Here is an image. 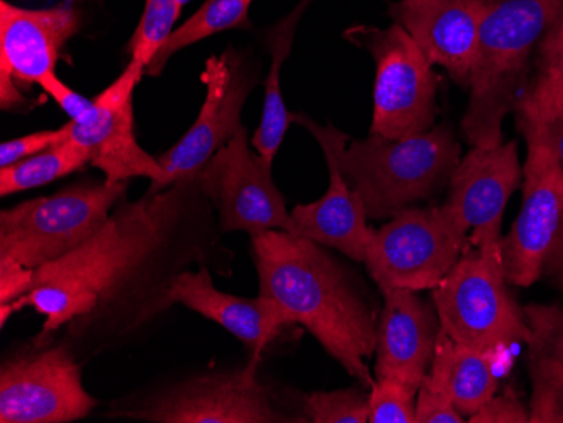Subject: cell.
I'll return each instance as SVG.
<instances>
[{"mask_svg": "<svg viewBox=\"0 0 563 423\" xmlns=\"http://www.w3.org/2000/svg\"><path fill=\"white\" fill-rule=\"evenodd\" d=\"M125 182L75 185L0 213V258L24 267L55 264L93 238L125 198Z\"/></svg>", "mask_w": 563, "mask_h": 423, "instance_id": "obj_5", "label": "cell"}, {"mask_svg": "<svg viewBox=\"0 0 563 423\" xmlns=\"http://www.w3.org/2000/svg\"><path fill=\"white\" fill-rule=\"evenodd\" d=\"M463 413L455 409L448 397L430 387L429 381L420 385L417 393L416 423H463Z\"/></svg>", "mask_w": 563, "mask_h": 423, "instance_id": "obj_32", "label": "cell"}, {"mask_svg": "<svg viewBox=\"0 0 563 423\" xmlns=\"http://www.w3.org/2000/svg\"><path fill=\"white\" fill-rule=\"evenodd\" d=\"M253 264L261 296L286 312L319 341L362 387L375 383L368 359L376 349L379 314L350 268L321 243L271 230L252 236Z\"/></svg>", "mask_w": 563, "mask_h": 423, "instance_id": "obj_2", "label": "cell"}, {"mask_svg": "<svg viewBox=\"0 0 563 423\" xmlns=\"http://www.w3.org/2000/svg\"><path fill=\"white\" fill-rule=\"evenodd\" d=\"M311 4L312 0H299V4L286 18L280 19L271 27L267 40H265L272 56L271 71L265 80L264 112H262L261 125L253 134L252 147L271 164L274 163L275 156L280 151L287 129L294 122V115L287 110L284 97H282V66L292 53L297 26Z\"/></svg>", "mask_w": 563, "mask_h": 423, "instance_id": "obj_23", "label": "cell"}, {"mask_svg": "<svg viewBox=\"0 0 563 423\" xmlns=\"http://www.w3.org/2000/svg\"><path fill=\"white\" fill-rule=\"evenodd\" d=\"M525 141L540 142L549 147L563 174V113L547 120L540 127L523 132Z\"/></svg>", "mask_w": 563, "mask_h": 423, "instance_id": "obj_36", "label": "cell"}, {"mask_svg": "<svg viewBox=\"0 0 563 423\" xmlns=\"http://www.w3.org/2000/svg\"><path fill=\"white\" fill-rule=\"evenodd\" d=\"M528 346L533 385L530 423L563 422V368L539 344L528 343Z\"/></svg>", "mask_w": 563, "mask_h": 423, "instance_id": "obj_26", "label": "cell"}, {"mask_svg": "<svg viewBox=\"0 0 563 423\" xmlns=\"http://www.w3.org/2000/svg\"><path fill=\"white\" fill-rule=\"evenodd\" d=\"M166 309L185 305L202 318L217 322L252 349L253 358H262L268 344L284 327L292 326L286 312L268 297H236L218 290L210 267L185 270L173 280L164 299Z\"/></svg>", "mask_w": 563, "mask_h": 423, "instance_id": "obj_20", "label": "cell"}, {"mask_svg": "<svg viewBox=\"0 0 563 423\" xmlns=\"http://www.w3.org/2000/svg\"><path fill=\"white\" fill-rule=\"evenodd\" d=\"M213 210L196 179L122 201L93 238L37 268L30 292L0 305V324L33 308L44 318L40 337L68 326L65 343L76 358L134 336L167 311L166 290L181 271L232 258Z\"/></svg>", "mask_w": 563, "mask_h": 423, "instance_id": "obj_1", "label": "cell"}, {"mask_svg": "<svg viewBox=\"0 0 563 423\" xmlns=\"http://www.w3.org/2000/svg\"><path fill=\"white\" fill-rule=\"evenodd\" d=\"M66 137H68V125H63L56 131L34 132V134L4 142L0 145V167H9L12 164L21 163V160L30 159V157L65 141Z\"/></svg>", "mask_w": 563, "mask_h": 423, "instance_id": "obj_31", "label": "cell"}, {"mask_svg": "<svg viewBox=\"0 0 563 423\" xmlns=\"http://www.w3.org/2000/svg\"><path fill=\"white\" fill-rule=\"evenodd\" d=\"M523 181L518 144L473 147L461 159L449 182L445 207L470 232L473 246L501 242L503 213L509 198Z\"/></svg>", "mask_w": 563, "mask_h": 423, "instance_id": "obj_17", "label": "cell"}, {"mask_svg": "<svg viewBox=\"0 0 563 423\" xmlns=\"http://www.w3.org/2000/svg\"><path fill=\"white\" fill-rule=\"evenodd\" d=\"M294 123L314 135L321 145L329 170V188L321 199L309 204H297L292 218V235L334 248L354 261L365 264L375 230L368 226V214L357 192L351 188L340 166V151L350 135L328 125L321 127L302 113H294Z\"/></svg>", "mask_w": 563, "mask_h": 423, "instance_id": "obj_16", "label": "cell"}, {"mask_svg": "<svg viewBox=\"0 0 563 423\" xmlns=\"http://www.w3.org/2000/svg\"><path fill=\"white\" fill-rule=\"evenodd\" d=\"M97 405L85 390L81 368L63 341L43 352L15 356L0 369V422L68 423Z\"/></svg>", "mask_w": 563, "mask_h": 423, "instance_id": "obj_12", "label": "cell"}, {"mask_svg": "<svg viewBox=\"0 0 563 423\" xmlns=\"http://www.w3.org/2000/svg\"><path fill=\"white\" fill-rule=\"evenodd\" d=\"M145 66L131 59L120 77L93 98L84 119L68 123V137L87 151L90 164L106 174L107 181L126 182L147 178L156 185L163 178L157 157L145 153L134 132V91Z\"/></svg>", "mask_w": 563, "mask_h": 423, "instance_id": "obj_14", "label": "cell"}, {"mask_svg": "<svg viewBox=\"0 0 563 423\" xmlns=\"http://www.w3.org/2000/svg\"><path fill=\"white\" fill-rule=\"evenodd\" d=\"M493 355V352L457 343L441 331L426 380L448 397L464 416L474 415L498 390Z\"/></svg>", "mask_w": 563, "mask_h": 423, "instance_id": "obj_21", "label": "cell"}, {"mask_svg": "<svg viewBox=\"0 0 563 423\" xmlns=\"http://www.w3.org/2000/svg\"><path fill=\"white\" fill-rule=\"evenodd\" d=\"M419 388L397 378H376L369 388V423H416Z\"/></svg>", "mask_w": 563, "mask_h": 423, "instance_id": "obj_29", "label": "cell"}, {"mask_svg": "<svg viewBox=\"0 0 563 423\" xmlns=\"http://www.w3.org/2000/svg\"><path fill=\"white\" fill-rule=\"evenodd\" d=\"M201 81L207 88L205 102L189 131L173 147L157 157L163 178L148 186L147 192L163 191L181 181H195L218 151L239 134L242 110L255 87L252 71L232 49L211 56Z\"/></svg>", "mask_w": 563, "mask_h": 423, "instance_id": "obj_11", "label": "cell"}, {"mask_svg": "<svg viewBox=\"0 0 563 423\" xmlns=\"http://www.w3.org/2000/svg\"><path fill=\"white\" fill-rule=\"evenodd\" d=\"M33 268L14 260L0 258V305L11 304L19 297L30 292L34 280Z\"/></svg>", "mask_w": 563, "mask_h": 423, "instance_id": "obj_35", "label": "cell"}, {"mask_svg": "<svg viewBox=\"0 0 563 423\" xmlns=\"http://www.w3.org/2000/svg\"><path fill=\"white\" fill-rule=\"evenodd\" d=\"M36 85L43 88L47 97L53 98L58 103L59 109L69 116L71 122L84 119L93 105V100H88L78 91L71 90L55 71L46 73Z\"/></svg>", "mask_w": 563, "mask_h": 423, "instance_id": "obj_34", "label": "cell"}, {"mask_svg": "<svg viewBox=\"0 0 563 423\" xmlns=\"http://www.w3.org/2000/svg\"><path fill=\"white\" fill-rule=\"evenodd\" d=\"M562 12L563 0H489L461 122L473 147L503 144V122L527 84L543 34Z\"/></svg>", "mask_w": 563, "mask_h": 423, "instance_id": "obj_3", "label": "cell"}, {"mask_svg": "<svg viewBox=\"0 0 563 423\" xmlns=\"http://www.w3.org/2000/svg\"><path fill=\"white\" fill-rule=\"evenodd\" d=\"M489 0H397L388 15L419 44L432 65L461 87L470 85Z\"/></svg>", "mask_w": 563, "mask_h": 423, "instance_id": "obj_18", "label": "cell"}, {"mask_svg": "<svg viewBox=\"0 0 563 423\" xmlns=\"http://www.w3.org/2000/svg\"><path fill=\"white\" fill-rule=\"evenodd\" d=\"M369 394L356 388L314 391L303 397L306 422L368 423Z\"/></svg>", "mask_w": 563, "mask_h": 423, "instance_id": "obj_28", "label": "cell"}, {"mask_svg": "<svg viewBox=\"0 0 563 423\" xmlns=\"http://www.w3.org/2000/svg\"><path fill=\"white\" fill-rule=\"evenodd\" d=\"M471 423H530V409L521 402L515 391L495 394L486 405L481 407Z\"/></svg>", "mask_w": 563, "mask_h": 423, "instance_id": "obj_33", "label": "cell"}, {"mask_svg": "<svg viewBox=\"0 0 563 423\" xmlns=\"http://www.w3.org/2000/svg\"><path fill=\"white\" fill-rule=\"evenodd\" d=\"M467 230L445 204L407 208L373 233L365 265L378 289H435L471 248Z\"/></svg>", "mask_w": 563, "mask_h": 423, "instance_id": "obj_8", "label": "cell"}, {"mask_svg": "<svg viewBox=\"0 0 563 423\" xmlns=\"http://www.w3.org/2000/svg\"><path fill=\"white\" fill-rule=\"evenodd\" d=\"M261 358L243 369L192 378L152 398L141 409L117 412L123 419L156 423H284L297 422L278 412L258 381Z\"/></svg>", "mask_w": 563, "mask_h": 423, "instance_id": "obj_13", "label": "cell"}, {"mask_svg": "<svg viewBox=\"0 0 563 423\" xmlns=\"http://www.w3.org/2000/svg\"><path fill=\"white\" fill-rule=\"evenodd\" d=\"M501 242L470 248L432 293L442 331L483 352L531 341L523 309L506 286Z\"/></svg>", "mask_w": 563, "mask_h": 423, "instance_id": "obj_6", "label": "cell"}, {"mask_svg": "<svg viewBox=\"0 0 563 423\" xmlns=\"http://www.w3.org/2000/svg\"><path fill=\"white\" fill-rule=\"evenodd\" d=\"M525 319L531 330L530 343L539 344L563 368V309L556 305H527Z\"/></svg>", "mask_w": 563, "mask_h": 423, "instance_id": "obj_30", "label": "cell"}, {"mask_svg": "<svg viewBox=\"0 0 563 423\" xmlns=\"http://www.w3.org/2000/svg\"><path fill=\"white\" fill-rule=\"evenodd\" d=\"M350 43L372 55L376 66L369 134L405 138L433 129L439 77L419 44L400 26L351 27Z\"/></svg>", "mask_w": 563, "mask_h": 423, "instance_id": "obj_7", "label": "cell"}, {"mask_svg": "<svg viewBox=\"0 0 563 423\" xmlns=\"http://www.w3.org/2000/svg\"><path fill=\"white\" fill-rule=\"evenodd\" d=\"M376 333V378H397L412 387L429 377L441 319L438 309L413 290H383Z\"/></svg>", "mask_w": 563, "mask_h": 423, "instance_id": "obj_19", "label": "cell"}, {"mask_svg": "<svg viewBox=\"0 0 563 423\" xmlns=\"http://www.w3.org/2000/svg\"><path fill=\"white\" fill-rule=\"evenodd\" d=\"M553 286L559 287L560 290H563V270L559 271L556 276L552 277Z\"/></svg>", "mask_w": 563, "mask_h": 423, "instance_id": "obj_37", "label": "cell"}, {"mask_svg": "<svg viewBox=\"0 0 563 423\" xmlns=\"http://www.w3.org/2000/svg\"><path fill=\"white\" fill-rule=\"evenodd\" d=\"M527 148L523 203L501 242L506 280L517 287L563 270V174L549 147L530 141Z\"/></svg>", "mask_w": 563, "mask_h": 423, "instance_id": "obj_9", "label": "cell"}, {"mask_svg": "<svg viewBox=\"0 0 563 423\" xmlns=\"http://www.w3.org/2000/svg\"><path fill=\"white\" fill-rule=\"evenodd\" d=\"M461 163V145L448 125L388 138L369 134L340 151V166L365 204L368 220L394 218L439 194Z\"/></svg>", "mask_w": 563, "mask_h": 423, "instance_id": "obj_4", "label": "cell"}, {"mask_svg": "<svg viewBox=\"0 0 563 423\" xmlns=\"http://www.w3.org/2000/svg\"><path fill=\"white\" fill-rule=\"evenodd\" d=\"M196 181L218 213L221 233L292 232L286 199L272 179V164L250 148L245 127L218 151Z\"/></svg>", "mask_w": 563, "mask_h": 423, "instance_id": "obj_10", "label": "cell"}, {"mask_svg": "<svg viewBox=\"0 0 563 423\" xmlns=\"http://www.w3.org/2000/svg\"><path fill=\"white\" fill-rule=\"evenodd\" d=\"M253 0H207L183 26L173 31L156 58L145 69L148 77H159L167 62L185 47L228 30L249 27V9Z\"/></svg>", "mask_w": 563, "mask_h": 423, "instance_id": "obj_24", "label": "cell"}, {"mask_svg": "<svg viewBox=\"0 0 563 423\" xmlns=\"http://www.w3.org/2000/svg\"><path fill=\"white\" fill-rule=\"evenodd\" d=\"M183 4L177 0H145L144 12L137 30L129 41L131 59L142 63L147 69L174 31L181 15Z\"/></svg>", "mask_w": 563, "mask_h": 423, "instance_id": "obj_27", "label": "cell"}, {"mask_svg": "<svg viewBox=\"0 0 563 423\" xmlns=\"http://www.w3.org/2000/svg\"><path fill=\"white\" fill-rule=\"evenodd\" d=\"M177 2H181L183 5L188 4L191 0H177Z\"/></svg>", "mask_w": 563, "mask_h": 423, "instance_id": "obj_38", "label": "cell"}, {"mask_svg": "<svg viewBox=\"0 0 563 423\" xmlns=\"http://www.w3.org/2000/svg\"><path fill=\"white\" fill-rule=\"evenodd\" d=\"M87 164H90L87 151L66 137L65 141L30 159L9 167H0V196L41 188L84 169Z\"/></svg>", "mask_w": 563, "mask_h": 423, "instance_id": "obj_25", "label": "cell"}, {"mask_svg": "<svg viewBox=\"0 0 563 423\" xmlns=\"http://www.w3.org/2000/svg\"><path fill=\"white\" fill-rule=\"evenodd\" d=\"M81 14L75 5L24 9L0 2V107L25 109L19 85L37 84L55 71L66 43L80 33Z\"/></svg>", "mask_w": 563, "mask_h": 423, "instance_id": "obj_15", "label": "cell"}, {"mask_svg": "<svg viewBox=\"0 0 563 423\" xmlns=\"http://www.w3.org/2000/svg\"><path fill=\"white\" fill-rule=\"evenodd\" d=\"M514 112L521 134L563 113V12L534 52L530 75Z\"/></svg>", "mask_w": 563, "mask_h": 423, "instance_id": "obj_22", "label": "cell"}]
</instances>
